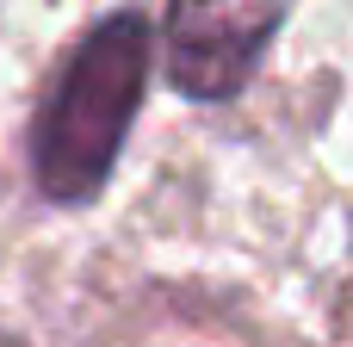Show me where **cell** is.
I'll list each match as a JSON object with an SVG mask.
<instances>
[{"mask_svg": "<svg viewBox=\"0 0 353 347\" xmlns=\"http://www.w3.org/2000/svg\"><path fill=\"white\" fill-rule=\"evenodd\" d=\"M155 68V25L143 12L99 19L56 68L31 118V180L50 205H93L124 155Z\"/></svg>", "mask_w": 353, "mask_h": 347, "instance_id": "obj_1", "label": "cell"}, {"mask_svg": "<svg viewBox=\"0 0 353 347\" xmlns=\"http://www.w3.org/2000/svg\"><path fill=\"white\" fill-rule=\"evenodd\" d=\"M279 19H285V0H174L161 19L168 87L205 106L236 99L254 81Z\"/></svg>", "mask_w": 353, "mask_h": 347, "instance_id": "obj_2", "label": "cell"}]
</instances>
